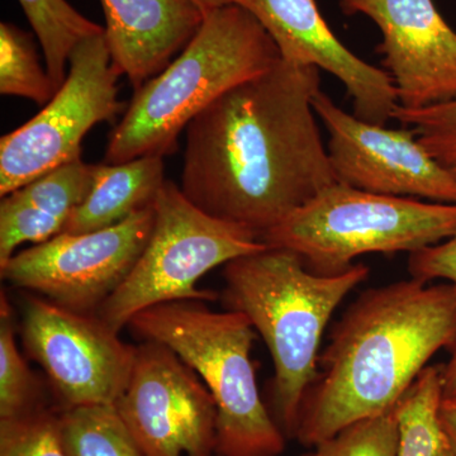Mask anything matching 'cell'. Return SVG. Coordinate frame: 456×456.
I'll return each instance as SVG.
<instances>
[{
	"instance_id": "1",
	"label": "cell",
	"mask_w": 456,
	"mask_h": 456,
	"mask_svg": "<svg viewBox=\"0 0 456 456\" xmlns=\"http://www.w3.org/2000/svg\"><path fill=\"white\" fill-rule=\"evenodd\" d=\"M320 69L281 59L187 127L182 191L218 220L265 235L338 183L314 99Z\"/></svg>"
},
{
	"instance_id": "2",
	"label": "cell",
	"mask_w": 456,
	"mask_h": 456,
	"mask_svg": "<svg viewBox=\"0 0 456 456\" xmlns=\"http://www.w3.org/2000/svg\"><path fill=\"white\" fill-rule=\"evenodd\" d=\"M455 336V284L412 278L365 290L336 323L318 359L297 439L317 446L347 426L391 412Z\"/></svg>"
},
{
	"instance_id": "3",
	"label": "cell",
	"mask_w": 456,
	"mask_h": 456,
	"mask_svg": "<svg viewBox=\"0 0 456 456\" xmlns=\"http://www.w3.org/2000/svg\"><path fill=\"white\" fill-rule=\"evenodd\" d=\"M368 275L362 264L338 274H318L294 251L270 246L224 265V301L228 310L248 318L268 346L275 411L289 436L297 435L303 399L317 377L327 323Z\"/></svg>"
},
{
	"instance_id": "4",
	"label": "cell",
	"mask_w": 456,
	"mask_h": 456,
	"mask_svg": "<svg viewBox=\"0 0 456 456\" xmlns=\"http://www.w3.org/2000/svg\"><path fill=\"white\" fill-rule=\"evenodd\" d=\"M281 51L239 4L213 9L184 50L134 92L106 149L104 163L173 154L189 123L237 84L277 64Z\"/></svg>"
},
{
	"instance_id": "5",
	"label": "cell",
	"mask_w": 456,
	"mask_h": 456,
	"mask_svg": "<svg viewBox=\"0 0 456 456\" xmlns=\"http://www.w3.org/2000/svg\"><path fill=\"white\" fill-rule=\"evenodd\" d=\"M128 326L170 347L200 375L217 408L220 456L281 455L284 435L261 399L251 362L255 329L245 314L169 302L140 312Z\"/></svg>"
},
{
	"instance_id": "6",
	"label": "cell",
	"mask_w": 456,
	"mask_h": 456,
	"mask_svg": "<svg viewBox=\"0 0 456 456\" xmlns=\"http://www.w3.org/2000/svg\"><path fill=\"white\" fill-rule=\"evenodd\" d=\"M456 235V204L419 202L336 183L268 231L318 274H338L365 254H412Z\"/></svg>"
},
{
	"instance_id": "7",
	"label": "cell",
	"mask_w": 456,
	"mask_h": 456,
	"mask_svg": "<svg viewBox=\"0 0 456 456\" xmlns=\"http://www.w3.org/2000/svg\"><path fill=\"white\" fill-rule=\"evenodd\" d=\"M149 241L130 274L97 311L114 331L154 305L212 302L217 293L198 281L212 269L268 248L251 231L198 208L171 180L156 197Z\"/></svg>"
},
{
	"instance_id": "8",
	"label": "cell",
	"mask_w": 456,
	"mask_h": 456,
	"mask_svg": "<svg viewBox=\"0 0 456 456\" xmlns=\"http://www.w3.org/2000/svg\"><path fill=\"white\" fill-rule=\"evenodd\" d=\"M61 88L40 113L0 139V196L77 160L86 134L122 110L106 35L75 47Z\"/></svg>"
},
{
	"instance_id": "9",
	"label": "cell",
	"mask_w": 456,
	"mask_h": 456,
	"mask_svg": "<svg viewBox=\"0 0 456 456\" xmlns=\"http://www.w3.org/2000/svg\"><path fill=\"white\" fill-rule=\"evenodd\" d=\"M154 220L152 204L103 230L60 233L14 254L0 266L2 278L68 310L97 314L139 260Z\"/></svg>"
},
{
	"instance_id": "10",
	"label": "cell",
	"mask_w": 456,
	"mask_h": 456,
	"mask_svg": "<svg viewBox=\"0 0 456 456\" xmlns=\"http://www.w3.org/2000/svg\"><path fill=\"white\" fill-rule=\"evenodd\" d=\"M95 314H80L41 297L23 303L20 336L68 407L114 406L127 388L136 346L123 342Z\"/></svg>"
},
{
	"instance_id": "11",
	"label": "cell",
	"mask_w": 456,
	"mask_h": 456,
	"mask_svg": "<svg viewBox=\"0 0 456 456\" xmlns=\"http://www.w3.org/2000/svg\"><path fill=\"white\" fill-rule=\"evenodd\" d=\"M145 456H212L215 399L187 362L160 342L136 346L127 388L114 404Z\"/></svg>"
},
{
	"instance_id": "12",
	"label": "cell",
	"mask_w": 456,
	"mask_h": 456,
	"mask_svg": "<svg viewBox=\"0 0 456 456\" xmlns=\"http://www.w3.org/2000/svg\"><path fill=\"white\" fill-rule=\"evenodd\" d=\"M314 110L329 132L327 150L338 183L386 196L456 204L455 176L428 154L412 130L362 121L321 90Z\"/></svg>"
},
{
	"instance_id": "13",
	"label": "cell",
	"mask_w": 456,
	"mask_h": 456,
	"mask_svg": "<svg viewBox=\"0 0 456 456\" xmlns=\"http://www.w3.org/2000/svg\"><path fill=\"white\" fill-rule=\"evenodd\" d=\"M347 16L370 18L382 33L377 50L399 106L419 110L456 99V32L434 0H338Z\"/></svg>"
},
{
	"instance_id": "14",
	"label": "cell",
	"mask_w": 456,
	"mask_h": 456,
	"mask_svg": "<svg viewBox=\"0 0 456 456\" xmlns=\"http://www.w3.org/2000/svg\"><path fill=\"white\" fill-rule=\"evenodd\" d=\"M269 33L281 59L338 77L362 121L386 126L399 106L391 75L347 49L323 20L316 0H237Z\"/></svg>"
},
{
	"instance_id": "15",
	"label": "cell",
	"mask_w": 456,
	"mask_h": 456,
	"mask_svg": "<svg viewBox=\"0 0 456 456\" xmlns=\"http://www.w3.org/2000/svg\"><path fill=\"white\" fill-rule=\"evenodd\" d=\"M114 68L134 90L187 47L206 13L193 0H101Z\"/></svg>"
},
{
	"instance_id": "16",
	"label": "cell",
	"mask_w": 456,
	"mask_h": 456,
	"mask_svg": "<svg viewBox=\"0 0 456 456\" xmlns=\"http://www.w3.org/2000/svg\"><path fill=\"white\" fill-rule=\"evenodd\" d=\"M94 167L77 159L3 197L0 266L13 256L18 246L44 244L64 232L71 215L88 196Z\"/></svg>"
},
{
	"instance_id": "17",
	"label": "cell",
	"mask_w": 456,
	"mask_h": 456,
	"mask_svg": "<svg viewBox=\"0 0 456 456\" xmlns=\"http://www.w3.org/2000/svg\"><path fill=\"white\" fill-rule=\"evenodd\" d=\"M165 182L163 156L95 165L88 196L71 215L64 232H93L119 224L152 206Z\"/></svg>"
},
{
	"instance_id": "18",
	"label": "cell",
	"mask_w": 456,
	"mask_h": 456,
	"mask_svg": "<svg viewBox=\"0 0 456 456\" xmlns=\"http://www.w3.org/2000/svg\"><path fill=\"white\" fill-rule=\"evenodd\" d=\"M443 367H426L399 399L397 456H441L448 440L441 424Z\"/></svg>"
},
{
	"instance_id": "19",
	"label": "cell",
	"mask_w": 456,
	"mask_h": 456,
	"mask_svg": "<svg viewBox=\"0 0 456 456\" xmlns=\"http://www.w3.org/2000/svg\"><path fill=\"white\" fill-rule=\"evenodd\" d=\"M37 35L51 82L56 92L65 83L66 65L75 47L86 38L104 33V27L92 22L66 0H18Z\"/></svg>"
},
{
	"instance_id": "20",
	"label": "cell",
	"mask_w": 456,
	"mask_h": 456,
	"mask_svg": "<svg viewBox=\"0 0 456 456\" xmlns=\"http://www.w3.org/2000/svg\"><path fill=\"white\" fill-rule=\"evenodd\" d=\"M57 428L68 456H145L114 406L68 407Z\"/></svg>"
},
{
	"instance_id": "21",
	"label": "cell",
	"mask_w": 456,
	"mask_h": 456,
	"mask_svg": "<svg viewBox=\"0 0 456 456\" xmlns=\"http://www.w3.org/2000/svg\"><path fill=\"white\" fill-rule=\"evenodd\" d=\"M0 93L29 99L40 106L56 94L31 35L7 22L0 25Z\"/></svg>"
},
{
	"instance_id": "22",
	"label": "cell",
	"mask_w": 456,
	"mask_h": 456,
	"mask_svg": "<svg viewBox=\"0 0 456 456\" xmlns=\"http://www.w3.org/2000/svg\"><path fill=\"white\" fill-rule=\"evenodd\" d=\"M0 308V419H11L36 411L38 388L18 349L12 308L4 294Z\"/></svg>"
},
{
	"instance_id": "23",
	"label": "cell",
	"mask_w": 456,
	"mask_h": 456,
	"mask_svg": "<svg viewBox=\"0 0 456 456\" xmlns=\"http://www.w3.org/2000/svg\"><path fill=\"white\" fill-rule=\"evenodd\" d=\"M395 411L347 426L316 446L314 456H397Z\"/></svg>"
},
{
	"instance_id": "24",
	"label": "cell",
	"mask_w": 456,
	"mask_h": 456,
	"mask_svg": "<svg viewBox=\"0 0 456 456\" xmlns=\"http://www.w3.org/2000/svg\"><path fill=\"white\" fill-rule=\"evenodd\" d=\"M393 119L411 126L428 154L448 167L456 159V99L419 110L398 106Z\"/></svg>"
},
{
	"instance_id": "25",
	"label": "cell",
	"mask_w": 456,
	"mask_h": 456,
	"mask_svg": "<svg viewBox=\"0 0 456 456\" xmlns=\"http://www.w3.org/2000/svg\"><path fill=\"white\" fill-rule=\"evenodd\" d=\"M0 456H68L60 441L57 417L33 411L0 419Z\"/></svg>"
},
{
	"instance_id": "26",
	"label": "cell",
	"mask_w": 456,
	"mask_h": 456,
	"mask_svg": "<svg viewBox=\"0 0 456 456\" xmlns=\"http://www.w3.org/2000/svg\"><path fill=\"white\" fill-rule=\"evenodd\" d=\"M408 270L425 283L441 279L456 285V235L411 254Z\"/></svg>"
},
{
	"instance_id": "27",
	"label": "cell",
	"mask_w": 456,
	"mask_h": 456,
	"mask_svg": "<svg viewBox=\"0 0 456 456\" xmlns=\"http://www.w3.org/2000/svg\"><path fill=\"white\" fill-rule=\"evenodd\" d=\"M449 362L443 367V391L444 401H455L456 399V336L450 345Z\"/></svg>"
},
{
	"instance_id": "28",
	"label": "cell",
	"mask_w": 456,
	"mask_h": 456,
	"mask_svg": "<svg viewBox=\"0 0 456 456\" xmlns=\"http://www.w3.org/2000/svg\"><path fill=\"white\" fill-rule=\"evenodd\" d=\"M441 424L448 440L450 452L456 456V406L444 401L441 408Z\"/></svg>"
},
{
	"instance_id": "29",
	"label": "cell",
	"mask_w": 456,
	"mask_h": 456,
	"mask_svg": "<svg viewBox=\"0 0 456 456\" xmlns=\"http://www.w3.org/2000/svg\"><path fill=\"white\" fill-rule=\"evenodd\" d=\"M193 2L202 9L204 13H208L213 9L224 7V5L237 4V0H193Z\"/></svg>"
},
{
	"instance_id": "30",
	"label": "cell",
	"mask_w": 456,
	"mask_h": 456,
	"mask_svg": "<svg viewBox=\"0 0 456 456\" xmlns=\"http://www.w3.org/2000/svg\"><path fill=\"white\" fill-rule=\"evenodd\" d=\"M448 167V169L450 170V173H452V175H454L456 178V159L454 161H452V164L448 165V167Z\"/></svg>"
},
{
	"instance_id": "31",
	"label": "cell",
	"mask_w": 456,
	"mask_h": 456,
	"mask_svg": "<svg viewBox=\"0 0 456 456\" xmlns=\"http://www.w3.org/2000/svg\"><path fill=\"white\" fill-rule=\"evenodd\" d=\"M448 445H449V444H448ZM441 456H454V455H452V452H450V449H449V446H448V449H446L445 452H444L443 455H441Z\"/></svg>"
},
{
	"instance_id": "32",
	"label": "cell",
	"mask_w": 456,
	"mask_h": 456,
	"mask_svg": "<svg viewBox=\"0 0 456 456\" xmlns=\"http://www.w3.org/2000/svg\"><path fill=\"white\" fill-rule=\"evenodd\" d=\"M445 402H448V403L454 404V406H456V399H455V401H445Z\"/></svg>"
},
{
	"instance_id": "33",
	"label": "cell",
	"mask_w": 456,
	"mask_h": 456,
	"mask_svg": "<svg viewBox=\"0 0 456 456\" xmlns=\"http://www.w3.org/2000/svg\"><path fill=\"white\" fill-rule=\"evenodd\" d=\"M308 456H310V455H308ZM311 456H314V455H311Z\"/></svg>"
}]
</instances>
